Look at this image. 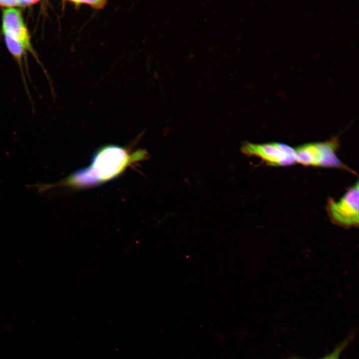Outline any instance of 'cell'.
Masks as SVG:
<instances>
[{"mask_svg":"<svg viewBox=\"0 0 359 359\" xmlns=\"http://www.w3.org/2000/svg\"><path fill=\"white\" fill-rule=\"evenodd\" d=\"M241 151L246 156L258 157L271 166H285L296 163L295 149L283 143L247 142L243 144Z\"/></svg>","mask_w":359,"mask_h":359,"instance_id":"cell-3","label":"cell"},{"mask_svg":"<svg viewBox=\"0 0 359 359\" xmlns=\"http://www.w3.org/2000/svg\"><path fill=\"white\" fill-rule=\"evenodd\" d=\"M353 340V335H350L348 337L345 339L343 341L338 345L334 350L330 353L326 355L324 357L318 359H340V356L342 353L345 351L347 347L351 343ZM287 359H307L296 356H291L287 358Z\"/></svg>","mask_w":359,"mask_h":359,"instance_id":"cell-6","label":"cell"},{"mask_svg":"<svg viewBox=\"0 0 359 359\" xmlns=\"http://www.w3.org/2000/svg\"><path fill=\"white\" fill-rule=\"evenodd\" d=\"M337 139L324 142L303 144L295 149L296 163L304 166L337 168L349 170L338 158Z\"/></svg>","mask_w":359,"mask_h":359,"instance_id":"cell-2","label":"cell"},{"mask_svg":"<svg viewBox=\"0 0 359 359\" xmlns=\"http://www.w3.org/2000/svg\"><path fill=\"white\" fill-rule=\"evenodd\" d=\"M6 46L10 53L16 59H19L26 50L19 42L4 36Z\"/></svg>","mask_w":359,"mask_h":359,"instance_id":"cell-7","label":"cell"},{"mask_svg":"<svg viewBox=\"0 0 359 359\" xmlns=\"http://www.w3.org/2000/svg\"><path fill=\"white\" fill-rule=\"evenodd\" d=\"M0 6L6 8L19 7V0H0Z\"/></svg>","mask_w":359,"mask_h":359,"instance_id":"cell-9","label":"cell"},{"mask_svg":"<svg viewBox=\"0 0 359 359\" xmlns=\"http://www.w3.org/2000/svg\"><path fill=\"white\" fill-rule=\"evenodd\" d=\"M81 4H87L91 6V7L95 8H103L106 2V1L103 0H79Z\"/></svg>","mask_w":359,"mask_h":359,"instance_id":"cell-8","label":"cell"},{"mask_svg":"<svg viewBox=\"0 0 359 359\" xmlns=\"http://www.w3.org/2000/svg\"><path fill=\"white\" fill-rule=\"evenodd\" d=\"M38 1L36 0H19V7H27L35 4Z\"/></svg>","mask_w":359,"mask_h":359,"instance_id":"cell-10","label":"cell"},{"mask_svg":"<svg viewBox=\"0 0 359 359\" xmlns=\"http://www.w3.org/2000/svg\"><path fill=\"white\" fill-rule=\"evenodd\" d=\"M2 31L3 36L19 42L26 49L30 48L28 31L18 9L10 8L3 10Z\"/></svg>","mask_w":359,"mask_h":359,"instance_id":"cell-5","label":"cell"},{"mask_svg":"<svg viewBox=\"0 0 359 359\" xmlns=\"http://www.w3.org/2000/svg\"><path fill=\"white\" fill-rule=\"evenodd\" d=\"M71 2L74 4L76 8H78L81 4L79 0H72Z\"/></svg>","mask_w":359,"mask_h":359,"instance_id":"cell-11","label":"cell"},{"mask_svg":"<svg viewBox=\"0 0 359 359\" xmlns=\"http://www.w3.org/2000/svg\"><path fill=\"white\" fill-rule=\"evenodd\" d=\"M133 160L122 147H104L94 155L89 167L69 176L70 182L75 188L102 183L120 174Z\"/></svg>","mask_w":359,"mask_h":359,"instance_id":"cell-1","label":"cell"},{"mask_svg":"<svg viewBox=\"0 0 359 359\" xmlns=\"http://www.w3.org/2000/svg\"><path fill=\"white\" fill-rule=\"evenodd\" d=\"M359 181L350 187L338 200L331 199L327 210L332 220L344 227L359 224Z\"/></svg>","mask_w":359,"mask_h":359,"instance_id":"cell-4","label":"cell"}]
</instances>
